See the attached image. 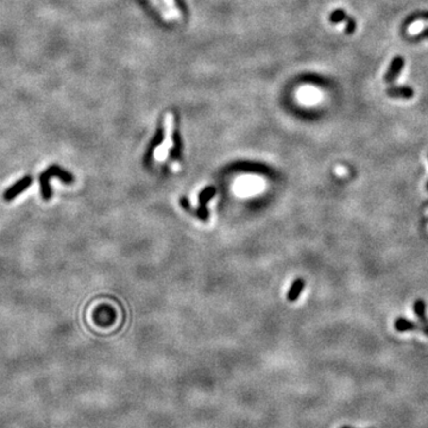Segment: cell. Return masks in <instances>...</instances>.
<instances>
[{"instance_id": "1", "label": "cell", "mask_w": 428, "mask_h": 428, "mask_svg": "<svg viewBox=\"0 0 428 428\" xmlns=\"http://www.w3.org/2000/svg\"><path fill=\"white\" fill-rule=\"evenodd\" d=\"M51 176L58 177L62 182L65 183H73L74 176L68 171V170L61 168L60 166L52 164L49 168L45 169L41 175H39V185H41V194L45 201H49L51 199L52 190L50 186V179Z\"/></svg>"}, {"instance_id": "2", "label": "cell", "mask_w": 428, "mask_h": 428, "mask_svg": "<svg viewBox=\"0 0 428 428\" xmlns=\"http://www.w3.org/2000/svg\"><path fill=\"white\" fill-rule=\"evenodd\" d=\"M172 130H174V117L168 114L166 117V138L164 142L156 149V157L163 159L168 154V150L172 148Z\"/></svg>"}, {"instance_id": "3", "label": "cell", "mask_w": 428, "mask_h": 428, "mask_svg": "<svg viewBox=\"0 0 428 428\" xmlns=\"http://www.w3.org/2000/svg\"><path fill=\"white\" fill-rule=\"evenodd\" d=\"M33 185V176L28 175V176H24L23 179H20L19 181L12 185L11 187L7 188L6 190L4 192V199L6 201H11L16 196H18L19 194H22L24 190L28 189L30 186Z\"/></svg>"}, {"instance_id": "4", "label": "cell", "mask_w": 428, "mask_h": 428, "mask_svg": "<svg viewBox=\"0 0 428 428\" xmlns=\"http://www.w3.org/2000/svg\"><path fill=\"white\" fill-rule=\"evenodd\" d=\"M318 88L313 86H302L297 89L296 99L301 105L312 106L318 102Z\"/></svg>"}, {"instance_id": "5", "label": "cell", "mask_w": 428, "mask_h": 428, "mask_svg": "<svg viewBox=\"0 0 428 428\" xmlns=\"http://www.w3.org/2000/svg\"><path fill=\"white\" fill-rule=\"evenodd\" d=\"M403 67H405V60H403L402 56H395L393 58V61L390 62L389 68H388V71L385 73L384 75V81L390 84V82H394L397 76L400 75L401 71L403 70Z\"/></svg>"}, {"instance_id": "6", "label": "cell", "mask_w": 428, "mask_h": 428, "mask_svg": "<svg viewBox=\"0 0 428 428\" xmlns=\"http://www.w3.org/2000/svg\"><path fill=\"white\" fill-rule=\"evenodd\" d=\"M414 313L416 318L419 319V325L421 327V331L425 336L428 337V318L426 315V302L424 300L419 299L414 302Z\"/></svg>"}, {"instance_id": "7", "label": "cell", "mask_w": 428, "mask_h": 428, "mask_svg": "<svg viewBox=\"0 0 428 428\" xmlns=\"http://www.w3.org/2000/svg\"><path fill=\"white\" fill-rule=\"evenodd\" d=\"M388 97L396 99H411L414 97V89L409 86H394L387 89Z\"/></svg>"}, {"instance_id": "8", "label": "cell", "mask_w": 428, "mask_h": 428, "mask_svg": "<svg viewBox=\"0 0 428 428\" xmlns=\"http://www.w3.org/2000/svg\"><path fill=\"white\" fill-rule=\"evenodd\" d=\"M395 329L400 333H403V332H408V331H417L420 329L421 331V327H420L419 324L414 323V321L408 320L406 318H397L395 320L394 324Z\"/></svg>"}, {"instance_id": "9", "label": "cell", "mask_w": 428, "mask_h": 428, "mask_svg": "<svg viewBox=\"0 0 428 428\" xmlns=\"http://www.w3.org/2000/svg\"><path fill=\"white\" fill-rule=\"evenodd\" d=\"M162 2H163V5L166 6V9L168 10L170 17L172 18V20H181L182 15H181L179 7L176 6L175 0H162Z\"/></svg>"}, {"instance_id": "10", "label": "cell", "mask_w": 428, "mask_h": 428, "mask_svg": "<svg viewBox=\"0 0 428 428\" xmlns=\"http://www.w3.org/2000/svg\"><path fill=\"white\" fill-rule=\"evenodd\" d=\"M150 2H151V4H153V6L155 7L156 10H157L158 13L162 16V18H163L164 20H167V22H170V20H172V18L170 17L168 10L166 9V6H164V5H163L162 0H150Z\"/></svg>"}, {"instance_id": "11", "label": "cell", "mask_w": 428, "mask_h": 428, "mask_svg": "<svg viewBox=\"0 0 428 428\" xmlns=\"http://www.w3.org/2000/svg\"><path fill=\"white\" fill-rule=\"evenodd\" d=\"M302 288H304V283H302V281L299 280V281L295 282V283L293 284V287H291V291H289V300H291V301L296 300L297 297H299V294H300V291H302Z\"/></svg>"}, {"instance_id": "12", "label": "cell", "mask_w": 428, "mask_h": 428, "mask_svg": "<svg viewBox=\"0 0 428 428\" xmlns=\"http://www.w3.org/2000/svg\"><path fill=\"white\" fill-rule=\"evenodd\" d=\"M340 428H352V427H349V426H342V427H340Z\"/></svg>"}, {"instance_id": "13", "label": "cell", "mask_w": 428, "mask_h": 428, "mask_svg": "<svg viewBox=\"0 0 428 428\" xmlns=\"http://www.w3.org/2000/svg\"><path fill=\"white\" fill-rule=\"evenodd\" d=\"M426 188H427V190H428V182H427V186H426Z\"/></svg>"}]
</instances>
